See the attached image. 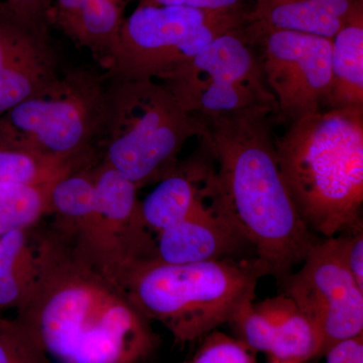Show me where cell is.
Returning a JSON list of instances; mask_svg holds the SVG:
<instances>
[{
	"label": "cell",
	"mask_w": 363,
	"mask_h": 363,
	"mask_svg": "<svg viewBox=\"0 0 363 363\" xmlns=\"http://www.w3.org/2000/svg\"><path fill=\"white\" fill-rule=\"evenodd\" d=\"M0 363H51L16 319L0 316Z\"/></svg>",
	"instance_id": "21"
},
{
	"label": "cell",
	"mask_w": 363,
	"mask_h": 363,
	"mask_svg": "<svg viewBox=\"0 0 363 363\" xmlns=\"http://www.w3.org/2000/svg\"><path fill=\"white\" fill-rule=\"evenodd\" d=\"M93 161V157L52 159L28 150L0 145V183L51 180L90 166Z\"/></svg>",
	"instance_id": "20"
},
{
	"label": "cell",
	"mask_w": 363,
	"mask_h": 363,
	"mask_svg": "<svg viewBox=\"0 0 363 363\" xmlns=\"http://www.w3.org/2000/svg\"><path fill=\"white\" fill-rule=\"evenodd\" d=\"M201 339L194 357L186 363H257L253 351L245 343L218 329Z\"/></svg>",
	"instance_id": "22"
},
{
	"label": "cell",
	"mask_w": 363,
	"mask_h": 363,
	"mask_svg": "<svg viewBox=\"0 0 363 363\" xmlns=\"http://www.w3.org/2000/svg\"><path fill=\"white\" fill-rule=\"evenodd\" d=\"M184 363H186V362H184Z\"/></svg>",
	"instance_id": "29"
},
{
	"label": "cell",
	"mask_w": 363,
	"mask_h": 363,
	"mask_svg": "<svg viewBox=\"0 0 363 363\" xmlns=\"http://www.w3.org/2000/svg\"><path fill=\"white\" fill-rule=\"evenodd\" d=\"M332 238L344 264L363 289V222Z\"/></svg>",
	"instance_id": "24"
},
{
	"label": "cell",
	"mask_w": 363,
	"mask_h": 363,
	"mask_svg": "<svg viewBox=\"0 0 363 363\" xmlns=\"http://www.w3.org/2000/svg\"><path fill=\"white\" fill-rule=\"evenodd\" d=\"M63 177V176H62ZM59 178L40 182L0 183V236L30 231L51 211V194Z\"/></svg>",
	"instance_id": "19"
},
{
	"label": "cell",
	"mask_w": 363,
	"mask_h": 363,
	"mask_svg": "<svg viewBox=\"0 0 363 363\" xmlns=\"http://www.w3.org/2000/svg\"><path fill=\"white\" fill-rule=\"evenodd\" d=\"M33 234L37 281L16 319L49 362H147L160 338L121 279L52 223Z\"/></svg>",
	"instance_id": "1"
},
{
	"label": "cell",
	"mask_w": 363,
	"mask_h": 363,
	"mask_svg": "<svg viewBox=\"0 0 363 363\" xmlns=\"http://www.w3.org/2000/svg\"><path fill=\"white\" fill-rule=\"evenodd\" d=\"M156 247V259L174 264L243 259L248 250L255 252L227 215L220 191L185 219L157 233Z\"/></svg>",
	"instance_id": "12"
},
{
	"label": "cell",
	"mask_w": 363,
	"mask_h": 363,
	"mask_svg": "<svg viewBox=\"0 0 363 363\" xmlns=\"http://www.w3.org/2000/svg\"><path fill=\"white\" fill-rule=\"evenodd\" d=\"M324 357L325 363H363V334L334 344Z\"/></svg>",
	"instance_id": "26"
},
{
	"label": "cell",
	"mask_w": 363,
	"mask_h": 363,
	"mask_svg": "<svg viewBox=\"0 0 363 363\" xmlns=\"http://www.w3.org/2000/svg\"><path fill=\"white\" fill-rule=\"evenodd\" d=\"M245 35L250 45L259 47L257 58L279 116L295 123L328 105L332 39L283 30Z\"/></svg>",
	"instance_id": "9"
},
{
	"label": "cell",
	"mask_w": 363,
	"mask_h": 363,
	"mask_svg": "<svg viewBox=\"0 0 363 363\" xmlns=\"http://www.w3.org/2000/svg\"><path fill=\"white\" fill-rule=\"evenodd\" d=\"M52 0H4L16 25L44 38Z\"/></svg>",
	"instance_id": "23"
},
{
	"label": "cell",
	"mask_w": 363,
	"mask_h": 363,
	"mask_svg": "<svg viewBox=\"0 0 363 363\" xmlns=\"http://www.w3.org/2000/svg\"><path fill=\"white\" fill-rule=\"evenodd\" d=\"M329 108L363 107V1L332 38Z\"/></svg>",
	"instance_id": "17"
},
{
	"label": "cell",
	"mask_w": 363,
	"mask_h": 363,
	"mask_svg": "<svg viewBox=\"0 0 363 363\" xmlns=\"http://www.w3.org/2000/svg\"><path fill=\"white\" fill-rule=\"evenodd\" d=\"M253 306L269 322L272 359L306 363L323 355V344L316 329L285 293Z\"/></svg>",
	"instance_id": "16"
},
{
	"label": "cell",
	"mask_w": 363,
	"mask_h": 363,
	"mask_svg": "<svg viewBox=\"0 0 363 363\" xmlns=\"http://www.w3.org/2000/svg\"><path fill=\"white\" fill-rule=\"evenodd\" d=\"M248 0H138V6H178L208 11H233L245 9Z\"/></svg>",
	"instance_id": "25"
},
{
	"label": "cell",
	"mask_w": 363,
	"mask_h": 363,
	"mask_svg": "<svg viewBox=\"0 0 363 363\" xmlns=\"http://www.w3.org/2000/svg\"><path fill=\"white\" fill-rule=\"evenodd\" d=\"M93 175L105 253L121 279L135 262L156 259V240L143 220L135 184L102 161L93 167Z\"/></svg>",
	"instance_id": "11"
},
{
	"label": "cell",
	"mask_w": 363,
	"mask_h": 363,
	"mask_svg": "<svg viewBox=\"0 0 363 363\" xmlns=\"http://www.w3.org/2000/svg\"><path fill=\"white\" fill-rule=\"evenodd\" d=\"M272 111L253 109L201 118L200 140L213 160L222 205L266 267L285 279L318 238L294 204L269 128Z\"/></svg>",
	"instance_id": "2"
},
{
	"label": "cell",
	"mask_w": 363,
	"mask_h": 363,
	"mask_svg": "<svg viewBox=\"0 0 363 363\" xmlns=\"http://www.w3.org/2000/svg\"><path fill=\"white\" fill-rule=\"evenodd\" d=\"M247 9L138 6L124 18L108 67L116 80H164L215 38L240 30Z\"/></svg>",
	"instance_id": "6"
},
{
	"label": "cell",
	"mask_w": 363,
	"mask_h": 363,
	"mask_svg": "<svg viewBox=\"0 0 363 363\" xmlns=\"http://www.w3.org/2000/svg\"><path fill=\"white\" fill-rule=\"evenodd\" d=\"M106 92L85 76L58 80L0 116V145L52 159L93 157L104 128Z\"/></svg>",
	"instance_id": "7"
},
{
	"label": "cell",
	"mask_w": 363,
	"mask_h": 363,
	"mask_svg": "<svg viewBox=\"0 0 363 363\" xmlns=\"http://www.w3.org/2000/svg\"><path fill=\"white\" fill-rule=\"evenodd\" d=\"M271 363H301V362H279V360L272 359Z\"/></svg>",
	"instance_id": "28"
},
{
	"label": "cell",
	"mask_w": 363,
	"mask_h": 363,
	"mask_svg": "<svg viewBox=\"0 0 363 363\" xmlns=\"http://www.w3.org/2000/svg\"><path fill=\"white\" fill-rule=\"evenodd\" d=\"M363 0H252L245 33L293 30L332 39Z\"/></svg>",
	"instance_id": "15"
},
{
	"label": "cell",
	"mask_w": 363,
	"mask_h": 363,
	"mask_svg": "<svg viewBox=\"0 0 363 363\" xmlns=\"http://www.w3.org/2000/svg\"><path fill=\"white\" fill-rule=\"evenodd\" d=\"M55 2V16L69 13L80 6L84 0H52Z\"/></svg>",
	"instance_id": "27"
},
{
	"label": "cell",
	"mask_w": 363,
	"mask_h": 363,
	"mask_svg": "<svg viewBox=\"0 0 363 363\" xmlns=\"http://www.w3.org/2000/svg\"><path fill=\"white\" fill-rule=\"evenodd\" d=\"M264 276L257 257L182 264L150 259L128 267L121 281L147 320L186 344L228 324L240 306L255 301Z\"/></svg>",
	"instance_id": "4"
},
{
	"label": "cell",
	"mask_w": 363,
	"mask_h": 363,
	"mask_svg": "<svg viewBox=\"0 0 363 363\" xmlns=\"http://www.w3.org/2000/svg\"><path fill=\"white\" fill-rule=\"evenodd\" d=\"M30 231H11L0 236V316L18 309L32 295L38 262Z\"/></svg>",
	"instance_id": "18"
},
{
	"label": "cell",
	"mask_w": 363,
	"mask_h": 363,
	"mask_svg": "<svg viewBox=\"0 0 363 363\" xmlns=\"http://www.w3.org/2000/svg\"><path fill=\"white\" fill-rule=\"evenodd\" d=\"M252 47L243 28L222 33L162 82L200 118L253 109L278 113Z\"/></svg>",
	"instance_id": "8"
},
{
	"label": "cell",
	"mask_w": 363,
	"mask_h": 363,
	"mask_svg": "<svg viewBox=\"0 0 363 363\" xmlns=\"http://www.w3.org/2000/svg\"><path fill=\"white\" fill-rule=\"evenodd\" d=\"M284 180L314 235H337L362 222L363 107L329 108L274 138Z\"/></svg>",
	"instance_id": "3"
},
{
	"label": "cell",
	"mask_w": 363,
	"mask_h": 363,
	"mask_svg": "<svg viewBox=\"0 0 363 363\" xmlns=\"http://www.w3.org/2000/svg\"><path fill=\"white\" fill-rule=\"evenodd\" d=\"M218 191L213 160L202 147L201 154L179 162L175 171L140 202L143 220L150 231L161 233L213 199Z\"/></svg>",
	"instance_id": "14"
},
{
	"label": "cell",
	"mask_w": 363,
	"mask_h": 363,
	"mask_svg": "<svg viewBox=\"0 0 363 363\" xmlns=\"http://www.w3.org/2000/svg\"><path fill=\"white\" fill-rule=\"evenodd\" d=\"M297 272L281 281L323 344V355L334 344L363 334V289L341 259L333 238L318 240Z\"/></svg>",
	"instance_id": "10"
},
{
	"label": "cell",
	"mask_w": 363,
	"mask_h": 363,
	"mask_svg": "<svg viewBox=\"0 0 363 363\" xmlns=\"http://www.w3.org/2000/svg\"><path fill=\"white\" fill-rule=\"evenodd\" d=\"M45 39L16 23L0 25V116L58 78Z\"/></svg>",
	"instance_id": "13"
},
{
	"label": "cell",
	"mask_w": 363,
	"mask_h": 363,
	"mask_svg": "<svg viewBox=\"0 0 363 363\" xmlns=\"http://www.w3.org/2000/svg\"><path fill=\"white\" fill-rule=\"evenodd\" d=\"M204 131V121L162 81L114 80L106 91L101 161L140 189L173 173L185 143Z\"/></svg>",
	"instance_id": "5"
}]
</instances>
